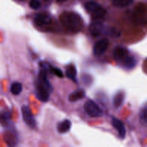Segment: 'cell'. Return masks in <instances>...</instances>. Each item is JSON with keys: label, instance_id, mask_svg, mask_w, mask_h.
<instances>
[{"label": "cell", "instance_id": "cell-17", "mask_svg": "<svg viewBox=\"0 0 147 147\" xmlns=\"http://www.w3.org/2000/svg\"><path fill=\"white\" fill-rule=\"evenodd\" d=\"M11 93L14 95H19L22 90V86L20 83L18 82H14L11 84V88H10Z\"/></svg>", "mask_w": 147, "mask_h": 147}, {"label": "cell", "instance_id": "cell-8", "mask_svg": "<svg viewBox=\"0 0 147 147\" xmlns=\"http://www.w3.org/2000/svg\"><path fill=\"white\" fill-rule=\"evenodd\" d=\"M34 21L37 26H45L52 22V17L45 13H38L34 16Z\"/></svg>", "mask_w": 147, "mask_h": 147}, {"label": "cell", "instance_id": "cell-22", "mask_svg": "<svg viewBox=\"0 0 147 147\" xmlns=\"http://www.w3.org/2000/svg\"><path fill=\"white\" fill-rule=\"evenodd\" d=\"M10 113H8V112H6L5 113H4V114L2 115V118L4 119H9L10 118Z\"/></svg>", "mask_w": 147, "mask_h": 147}, {"label": "cell", "instance_id": "cell-6", "mask_svg": "<svg viewBox=\"0 0 147 147\" xmlns=\"http://www.w3.org/2000/svg\"><path fill=\"white\" fill-rule=\"evenodd\" d=\"M129 55V50L122 46H116L113 50V57L117 62L122 63Z\"/></svg>", "mask_w": 147, "mask_h": 147}, {"label": "cell", "instance_id": "cell-15", "mask_svg": "<svg viewBox=\"0 0 147 147\" xmlns=\"http://www.w3.org/2000/svg\"><path fill=\"white\" fill-rule=\"evenodd\" d=\"M139 116L142 124L144 126H147V103L142 107Z\"/></svg>", "mask_w": 147, "mask_h": 147}, {"label": "cell", "instance_id": "cell-5", "mask_svg": "<svg viewBox=\"0 0 147 147\" xmlns=\"http://www.w3.org/2000/svg\"><path fill=\"white\" fill-rule=\"evenodd\" d=\"M22 113L23 119H24L26 124L31 129H34L36 127V121L33 117L30 108L27 106H22Z\"/></svg>", "mask_w": 147, "mask_h": 147}, {"label": "cell", "instance_id": "cell-23", "mask_svg": "<svg viewBox=\"0 0 147 147\" xmlns=\"http://www.w3.org/2000/svg\"><path fill=\"white\" fill-rule=\"evenodd\" d=\"M57 1H58V2H63V1H67V0H57Z\"/></svg>", "mask_w": 147, "mask_h": 147}, {"label": "cell", "instance_id": "cell-11", "mask_svg": "<svg viewBox=\"0 0 147 147\" xmlns=\"http://www.w3.org/2000/svg\"><path fill=\"white\" fill-rule=\"evenodd\" d=\"M70 127H71V122H70V121L65 119V120L63 121L60 122L57 125V129L59 133L65 134L70 130Z\"/></svg>", "mask_w": 147, "mask_h": 147}, {"label": "cell", "instance_id": "cell-21", "mask_svg": "<svg viewBox=\"0 0 147 147\" xmlns=\"http://www.w3.org/2000/svg\"><path fill=\"white\" fill-rule=\"evenodd\" d=\"M50 70H51L52 73H53L54 75H55L56 76H57V77L63 78V72H62V70H60V69L57 68V67H50Z\"/></svg>", "mask_w": 147, "mask_h": 147}, {"label": "cell", "instance_id": "cell-13", "mask_svg": "<svg viewBox=\"0 0 147 147\" xmlns=\"http://www.w3.org/2000/svg\"><path fill=\"white\" fill-rule=\"evenodd\" d=\"M122 64L125 67H126L127 69H131L136 66V60L135 59L134 57L133 56L129 55L126 59L124 60V61L122 63Z\"/></svg>", "mask_w": 147, "mask_h": 147}, {"label": "cell", "instance_id": "cell-19", "mask_svg": "<svg viewBox=\"0 0 147 147\" xmlns=\"http://www.w3.org/2000/svg\"><path fill=\"white\" fill-rule=\"evenodd\" d=\"M104 34L113 37H119L121 34L119 30H117L116 28H113V27H109V28L106 29L104 32Z\"/></svg>", "mask_w": 147, "mask_h": 147}, {"label": "cell", "instance_id": "cell-20", "mask_svg": "<svg viewBox=\"0 0 147 147\" xmlns=\"http://www.w3.org/2000/svg\"><path fill=\"white\" fill-rule=\"evenodd\" d=\"M41 3L39 0H31L30 1V8L33 9H37L40 7Z\"/></svg>", "mask_w": 147, "mask_h": 147}, {"label": "cell", "instance_id": "cell-16", "mask_svg": "<svg viewBox=\"0 0 147 147\" xmlns=\"http://www.w3.org/2000/svg\"><path fill=\"white\" fill-rule=\"evenodd\" d=\"M134 0H113V5L117 7H125L132 4Z\"/></svg>", "mask_w": 147, "mask_h": 147}, {"label": "cell", "instance_id": "cell-1", "mask_svg": "<svg viewBox=\"0 0 147 147\" xmlns=\"http://www.w3.org/2000/svg\"><path fill=\"white\" fill-rule=\"evenodd\" d=\"M60 21L69 31L78 32L82 27V20L74 12H64L60 16Z\"/></svg>", "mask_w": 147, "mask_h": 147}, {"label": "cell", "instance_id": "cell-2", "mask_svg": "<svg viewBox=\"0 0 147 147\" xmlns=\"http://www.w3.org/2000/svg\"><path fill=\"white\" fill-rule=\"evenodd\" d=\"M52 92V87L50 83L45 82H37L36 88V96L40 100L47 102L50 97V93Z\"/></svg>", "mask_w": 147, "mask_h": 147}, {"label": "cell", "instance_id": "cell-10", "mask_svg": "<svg viewBox=\"0 0 147 147\" xmlns=\"http://www.w3.org/2000/svg\"><path fill=\"white\" fill-rule=\"evenodd\" d=\"M112 125L115 129H117L119 136L121 139H124L125 136H126V129H125L123 123L116 118H113L112 119Z\"/></svg>", "mask_w": 147, "mask_h": 147}, {"label": "cell", "instance_id": "cell-7", "mask_svg": "<svg viewBox=\"0 0 147 147\" xmlns=\"http://www.w3.org/2000/svg\"><path fill=\"white\" fill-rule=\"evenodd\" d=\"M109 46V40L107 39H101L96 42L93 47V53L95 55L100 56L106 52Z\"/></svg>", "mask_w": 147, "mask_h": 147}, {"label": "cell", "instance_id": "cell-12", "mask_svg": "<svg viewBox=\"0 0 147 147\" xmlns=\"http://www.w3.org/2000/svg\"><path fill=\"white\" fill-rule=\"evenodd\" d=\"M85 97V92L83 90H78L76 91L73 92L69 96V100L70 102H75L80 99L83 98Z\"/></svg>", "mask_w": 147, "mask_h": 147}, {"label": "cell", "instance_id": "cell-18", "mask_svg": "<svg viewBox=\"0 0 147 147\" xmlns=\"http://www.w3.org/2000/svg\"><path fill=\"white\" fill-rule=\"evenodd\" d=\"M66 76L68 78L76 82V69L74 66H70L66 70Z\"/></svg>", "mask_w": 147, "mask_h": 147}, {"label": "cell", "instance_id": "cell-24", "mask_svg": "<svg viewBox=\"0 0 147 147\" xmlns=\"http://www.w3.org/2000/svg\"><path fill=\"white\" fill-rule=\"evenodd\" d=\"M17 1H24V0H17Z\"/></svg>", "mask_w": 147, "mask_h": 147}, {"label": "cell", "instance_id": "cell-4", "mask_svg": "<svg viewBox=\"0 0 147 147\" xmlns=\"http://www.w3.org/2000/svg\"><path fill=\"white\" fill-rule=\"evenodd\" d=\"M84 109L86 113L90 117H100L103 115V111L98 106L93 100H88L84 105Z\"/></svg>", "mask_w": 147, "mask_h": 147}, {"label": "cell", "instance_id": "cell-9", "mask_svg": "<svg viewBox=\"0 0 147 147\" xmlns=\"http://www.w3.org/2000/svg\"><path fill=\"white\" fill-rule=\"evenodd\" d=\"M106 29L104 28L103 25L102 24L101 22L98 21H96L92 23L89 27V31H90V34L93 36H98L100 34H103Z\"/></svg>", "mask_w": 147, "mask_h": 147}, {"label": "cell", "instance_id": "cell-25", "mask_svg": "<svg viewBox=\"0 0 147 147\" xmlns=\"http://www.w3.org/2000/svg\"><path fill=\"white\" fill-rule=\"evenodd\" d=\"M45 1H50V0H45Z\"/></svg>", "mask_w": 147, "mask_h": 147}, {"label": "cell", "instance_id": "cell-3", "mask_svg": "<svg viewBox=\"0 0 147 147\" xmlns=\"http://www.w3.org/2000/svg\"><path fill=\"white\" fill-rule=\"evenodd\" d=\"M85 7L88 12L93 14V17L96 20L103 18L106 14V10L96 1H88L85 4Z\"/></svg>", "mask_w": 147, "mask_h": 147}, {"label": "cell", "instance_id": "cell-14", "mask_svg": "<svg viewBox=\"0 0 147 147\" xmlns=\"http://www.w3.org/2000/svg\"><path fill=\"white\" fill-rule=\"evenodd\" d=\"M123 100H124V93L123 92L120 91L116 94V96L113 98V104L115 107L119 108L123 103Z\"/></svg>", "mask_w": 147, "mask_h": 147}]
</instances>
